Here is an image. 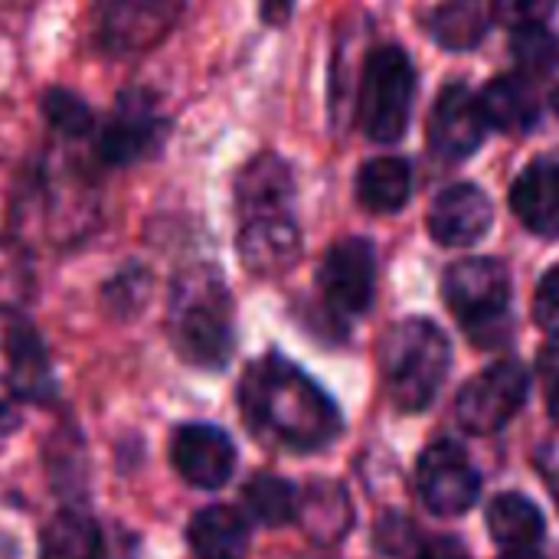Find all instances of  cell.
I'll return each mask as SVG.
<instances>
[{"instance_id":"6da1fadb","label":"cell","mask_w":559,"mask_h":559,"mask_svg":"<svg viewBox=\"0 0 559 559\" xmlns=\"http://www.w3.org/2000/svg\"><path fill=\"white\" fill-rule=\"evenodd\" d=\"M102 167L88 144L56 141L16 180L10 200V236L29 252L72 249L85 242L102 219Z\"/></svg>"},{"instance_id":"7a4b0ae2","label":"cell","mask_w":559,"mask_h":559,"mask_svg":"<svg viewBox=\"0 0 559 559\" xmlns=\"http://www.w3.org/2000/svg\"><path fill=\"white\" fill-rule=\"evenodd\" d=\"M239 409L255 439L288 452H321L341 436L334 400L282 354H265L246 367Z\"/></svg>"},{"instance_id":"3957f363","label":"cell","mask_w":559,"mask_h":559,"mask_svg":"<svg viewBox=\"0 0 559 559\" xmlns=\"http://www.w3.org/2000/svg\"><path fill=\"white\" fill-rule=\"evenodd\" d=\"M167 334L180 360L197 370H223L236 347V308L216 265L197 262L177 272L167 301Z\"/></svg>"},{"instance_id":"277c9868","label":"cell","mask_w":559,"mask_h":559,"mask_svg":"<svg viewBox=\"0 0 559 559\" xmlns=\"http://www.w3.org/2000/svg\"><path fill=\"white\" fill-rule=\"evenodd\" d=\"M452 364L449 337L426 318L396 321L380 341V370L400 413H423L442 390Z\"/></svg>"},{"instance_id":"5b68a950","label":"cell","mask_w":559,"mask_h":559,"mask_svg":"<svg viewBox=\"0 0 559 559\" xmlns=\"http://www.w3.org/2000/svg\"><path fill=\"white\" fill-rule=\"evenodd\" d=\"M170 121L151 88H121L111 111L95 124L88 151L102 170H118L154 157L167 141Z\"/></svg>"},{"instance_id":"8992f818","label":"cell","mask_w":559,"mask_h":559,"mask_svg":"<svg viewBox=\"0 0 559 559\" xmlns=\"http://www.w3.org/2000/svg\"><path fill=\"white\" fill-rule=\"evenodd\" d=\"M416 98V69L400 46H380L367 56L357 95V121L370 141L393 144L406 134Z\"/></svg>"},{"instance_id":"52a82bcc","label":"cell","mask_w":559,"mask_h":559,"mask_svg":"<svg viewBox=\"0 0 559 559\" xmlns=\"http://www.w3.org/2000/svg\"><path fill=\"white\" fill-rule=\"evenodd\" d=\"M183 10L187 0H92V33L108 56H144L177 29Z\"/></svg>"},{"instance_id":"ba28073f","label":"cell","mask_w":559,"mask_h":559,"mask_svg":"<svg viewBox=\"0 0 559 559\" xmlns=\"http://www.w3.org/2000/svg\"><path fill=\"white\" fill-rule=\"evenodd\" d=\"M442 295L452 314L475 334L491 341V331L508 334L511 275L498 259H462L442 278Z\"/></svg>"},{"instance_id":"9c48e42d","label":"cell","mask_w":559,"mask_h":559,"mask_svg":"<svg viewBox=\"0 0 559 559\" xmlns=\"http://www.w3.org/2000/svg\"><path fill=\"white\" fill-rule=\"evenodd\" d=\"M527 390L531 377L518 360L491 364L459 390L455 416L472 436H495L521 413Z\"/></svg>"},{"instance_id":"30bf717a","label":"cell","mask_w":559,"mask_h":559,"mask_svg":"<svg viewBox=\"0 0 559 559\" xmlns=\"http://www.w3.org/2000/svg\"><path fill=\"white\" fill-rule=\"evenodd\" d=\"M377 288V255L367 239L334 242L318 269V292L331 314L357 318L370 308Z\"/></svg>"},{"instance_id":"8fae6325","label":"cell","mask_w":559,"mask_h":559,"mask_svg":"<svg viewBox=\"0 0 559 559\" xmlns=\"http://www.w3.org/2000/svg\"><path fill=\"white\" fill-rule=\"evenodd\" d=\"M239 233H236V249L255 278H275L295 269L301 259V229L295 223L292 210H255V213H239Z\"/></svg>"},{"instance_id":"7c38bea8","label":"cell","mask_w":559,"mask_h":559,"mask_svg":"<svg viewBox=\"0 0 559 559\" xmlns=\"http://www.w3.org/2000/svg\"><path fill=\"white\" fill-rule=\"evenodd\" d=\"M416 488L423 504L439 518H459L478 501V472L455 442H436L416 465Z\"/></svg>"},{"instance_id":"4fadbf2b","label":"cell","mask_w":559,"mask_h":559,"mask_svg":"<svg viewBox=\"0 0 559 559\" xmlns=\"http://www.w3.org/2000/svg\"><path fill=\"white\" fill-rule=\"evenodd\" d=\"M170 465L190 488L216 491L236 472V445L219 426L187 423L170 436Z\"/></svg>"},{"instance_id":"5bb4252c","label":"cell","mask_w":559,"mask_h":559,"mask_svg":"<svg viewBox=\"0 0 559 559\" xmlns=\"http://www.w3.org/2000/svg\"><path fill=\"white\" fill-rule=\"evenodd\" d=\"M488 121L468 85H445L429 115V147L442 160H465L485 141Z\"/></svg>"},{"instance_id":"9a60e30c","label":"cell","mask_w":559,"mask_h":559,"mask_svg":"<svg viewBox=\"0 0 559 559\" xmlns=\"http://www.w3.org/2000/svg\"><path fill=\"white\" fill-rule=\"evenodd\" d=\"M491 219H495V210L485 190H478L475 183H455L432 200L429 233L436 242L459 249V246L478 242L491 229Z\"/></svg>"},{"instance_id":"2e32d148","label":"cell","mask_w":559,"mask_h":559,"mask_svg":"<svg viewBox=\"0 0 559 559\" xmlns=\"http://www.w3.org/2000/svg\"><path fill=\"white\" fill-rule=\"evenodd\" d=\"M7 383L23 403H49L56 393L49 347L29 321H13L3 334Z\"/></svg>"},{"instance_id":"e0dca14e","label":"cell","mask_w":559,"mask_h":559,"mask_svg":"<svg viewBox=\"0 0 559 559\" xmlns=\"http://www.w3.org/2000/svg\"><path fill=\"white\" fill-rule=\"evenodd\" d=\"M518 219L537 236H559V154L537 157L511 187Z\"/></svg>"},{"instance_id":"ac0fdd59","label":"cell","mask_w":559,"mask_h":559,"mask_svg":"<svg viewBox=\"0 0 559 559\" xmlns=\"http://www.w3.org/2000/svg\"><path fill=\"white\" fill-rule=\"evenodd\" d=\"M233 200H236V216L255 213V210H292V203H295L292 167L272 151L252 154L236 170Z\"/></svg>"},{"instance_id":"d6986e66","label":"cell","mask_w":559,"mask_h":559,"mask_svg":"<svg viewBox=\"0 0 559 559\" xmlns=\"http://www.w3.org/2000/svg\"><path fill=\"white\" fill-rule=\"evenodd\" d=\"M187 544L197 559H242L249 554V521L229 504L200 508L187 524Z\"/></svg>"},{"instance_id":"ffe728a7","label":"cell","mask_w":559,"mask_h":559,"mask_svg":"<svg viewBox=\"0 0 559 559\" xmlns=\"http://www.w3.org/2000/svg\"><path fill=\"white\" fill-rule=\"evenodd\" d=\"M488 128L524 134L540 121V98L534 85L521 75H501L478 95Z\"/></svg>"},{"instance_id":"44dd1931","label":"cell","mask_w":559,"mask_h":559,"mask_svg":"<svg viewBox=\"0 0 559 559\" xmlns=\"http://www.w3.org/2000/svg\"><path fill=\"white\" fill-rule=\"evenodd\" d=\"M295 521L314 544H337L344 540L347 527L354 524V511L347 491L334 481H311L298 491V514Z\"/></svg>"},{"instance_id":"7402d4cb","label":"cell","mask_w":559,"mask_h":559,"mask_svg":"<svg viewBox=\"0 0 559 559\" xmlns=\"http://www.w3.org/2000/svg\"><path fill=\"white\" fill-rule=\"evenodd\" d=\"M105 534L98 521L82 508H62L43 527L39 559H102Z\"/></svg>"},{"instance_id":"603a6c76","label":"cell","mask_w":559,"mask_h":559,"mask_svg":"<svg viewBox=\"0 0 559 559\" xmlns=\"http://www.w3.org/2000/svg\"><path fill=\"white\" fill-rule=\"evenodd\" d=\"M488 531L498 547L508 554L514 550H537L544 540V514L524 495H498L488 504Z\"/></svg>"},{"instance_id":"cb8c5ba5","label":"cell","mask_w":559,"mask_h":559,"mask_svg":"<svg viewBox=\"0 0 559 559\" xmlns=\"http://www.w3.org/2000/svg\"><path fill=\"white\" fill-rule=\"evenodd\" d=\"M413 193V170L403 157H373L357 174V200L370 213H396Z\"/></svg>"},{"instance_id":"d4e9b609","label":"cell","mask_w":559,"mask_h":559,"mask_svg":"<svg viewBox=\"0 0 559 559\" xmlns=\"http://www.w3.org/2000/svg\"><path fill=\"white\" fill-rule=\"evenodd\" d=\"M429 33H432V39L439 46H445L452 52H468V49H475L485 39L488 16L472 0H449V3L432 10Z\"/></svg>"},{"instance_id":"484cf974","label":"cell","mask_w":559,"mask_h":559,"mask_svg":"<svg viewBox=\"0 0 559 559\" xmlns=\"http://www.w3.org/2000/svg\"><path fill=\"white\" fill-rule=\"evenodd\" d=\"M246 511L262 527H285L298 514V491L278 475H255L242 491Z\"/></svg>"},{"instance_id":"4316f807","label":"cell","mask_w":559,"mask_h":559,"mask_svg":"<svg viewBox=\"0 0 559 559\" xmlns=\"http://www.w3.org/2000/svg\"><path fill=\"white\" fill-rule=\"evenodd\" d=\"M43 118L49 124V131L56 134V141H79L88 144L95 134V111L88 108L85 98H79L69 88H46L43 92Z\"/></svg>"},{"instance_id":"83f0119b","label":"cell","mask_w":559,"mask_h":559,"mask_svg":"<svg viewBox=\"0 0 559 559\" xmlns=\"http://www.w3.org/2000/svg\"><path fill=\"white\" fill-rule=\"evenodd\" d=\"M29 298V252L7 233L0 236V311H16Z\"/></svg>"},{"instance_id":"f1b7e54d","label":"cell","mask_w":559,"mask_h":559,"mask_svg":"<svg viewBox=\"0 0 559 559\" xmlns=\"http://www.w3.org/2000/svg\"><path fill=\"white\" fill-rule=\"evenodd\" d=\"M511 52L527 75H547L559 66V43L557 36L544 26L518 29L511 39Z\"/></svg>"},{"instance_id":"f546056e","label":"cell","mask_w":559,"mask_h":559,"mask_svg":"<svg viewBox=\"0 0 559 559\" xmlns=\"http://www.w3.org/2000/svg\"><path fill=\"white\" fill-rule=\"evenodd\" d=\"M151 295V275L138 265H128L121 269L108 285H105V305L111 314L118 318H128V314H138L141 305L147 301Z\"/></svg>"},{"instance_id":"4dcf8cb0","label":"cell","mask_w":559,"mask_h":559,"mask_svg":"<svg viewBox=\"0 0 559 559\" xmlns=\"http://www.w3.org/2000/svg\"><path fill=\"white\" fill-rule=\"evenodd\" d=\"M557 10V0H495V16L508 29H531L540 26Z\"/></svg>"},{"instance_id":"1f68e13d","label":"cell","mask_w":559,"mask_h":559,"mask_svg":"<svg viewBox=\"0 0 559 559\" xmlns=\"http://www.w3.org/2000/svg\"><path fill=\"white\" fill-rule=\"evenodd\" d=\"M534 321L547 337L559 341V265L540 278L534 292Z\"/></svg>"},{"instance_id":"d6a6232c","label":"cell","mask_w":559,"mask_h":559,"mask_svg":"<svg viewBox=\"0 0 559 559\" xmlns=\"http://www.w3.org/2000/svg\"><path fill=\"white\" fill-rule=\"evenodd\" d=\"M540 383H544L550 413L559 419V341H554L540 357Z\"/></svg>"},{"instance_id":"836d02e7","label":"cell","mask_w":559,"mask_h":559,"mask_svg":"<svg viewBox=\"0 0 559 559\" xmlns=\"http://www.w3.org/2000/svg\"><path fill=\"white\" fill-rule=\"evenodd\" d=\"M20 406L23 400L13 393L7 377H0V432H13L20 426Z\"/></svg>"},{"instance_id":"e575fe53","label":"cell","mask_w":559,"mask_h":559,"mask_svg":"<svg viewBox=\"0 0 559 559\" xmlns=\"http://www.w3.org/2000/svg\"><path fill=\"white\" fill-rule=\"evenodd\" d=\"M419 559H468V550L452 537H439L419 554Z\"/></svg>"},{"instance_id":"d590c367","label":"cell","mask_w":559,"mask_h":559,"mask_svg":"<svg viewBox=\"0 0 559 559\" xmlns=\"http://www.w3.org/2000/svg\"><path fill=\"white\" fill-rule=\"evenodd\" d=\"M295 10V0H259V13L269 26H282Z\"/></svg>"},{"instance_id":"8d00e7d4","label":"cell","mask_w":559,"mask_h":559,"mask_svg":"<svg viewBox=\"0 0 559 559\" xmlns=\"http://www.w3.org/2000/svg\"><path fill=\"white\" fill-rule=\"evenodd\" d=\"M504 559H540L534 550H514V554H508Z\"/></svg>"},{"instance_id":"74e56055","label":"cell","mask_w":559,"mask_h":559,"mask_svg":"<svg viewBox=\"0 0 559 559\" xmlns=\"http://www.w3.org/2000/svg\"><path fill=\"white\" fill-rule=\"evenodd\" d=\"M550 102H554V108H557V115H559V85L554 88V98H550Z\"/></svg>"}]
</instances>
